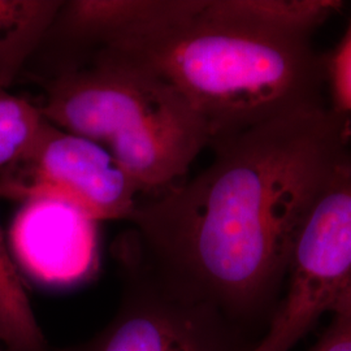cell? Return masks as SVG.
Returning a JSON list of instances; mask_svg holds the SVG:
<instances>
[{"label":"cell","instance_id":"6da1fadb","mask_svg":"<svg viewBox=\"0 0 351 351\" xmlns=\"http://www.w3.org/2000/svg\"><path fill=\"white\" fill-rule=\"evenodd\" d=\"M210 147L201 173L137 203L119 243L176 295L258 343L282 298L302 220L351 151V119L315 106Z\"/></svg>","mask_w":351,"mask_h":351},{"label":"cell","instance_id":"7a4b0ae2","mask_svg":"<svg viewBox=\"0 0 351 351\" xmlns=\"http://www.w3.org/2000/svg\"><path fill=\"white\" fill-rule=\"evenodd\" d=\"M99 53L159 75L201 114L211 143L324 104L326 58L311 38L271 34L213 17L204 12L203 0H188L186 10L159 30Z\"/></svg>","mask_w":351,"mask_h":351},{"label":"cell","instance_id":"3957f363","mask_svg":"<svg viewBox=\"0 0 351 351\" xmlns=\"http://www.w3.org/2000/svg\"><path fill=\"white\" fill-rule=\"evenodd\" d=\"M351 291V151L315 197L295 234L282 298L252 351H291Z\"/></svg>","mask_w":351,"mask_h":351},{"label":"cell","instance_id":"277c9868","mask_svg":"<svg viewBox=\"0 0 351 351\" xmlns=\"http://www.w3.org/2000/svg\"><path fill=\"white\" fill-rule=\"evenodd\" d=\"M121 274L117 310L93 337L50 351H252L256 342L211 307L163 287L116 245Z\"/></svg>","mask_w":351,"mask_h":351},{"label":"cell","instance_id":"5b68a950","mask_svg":"<svg viewBox=\"0 0 351 351\" xmlns=\"http://www.w3.org/2000/svg\"><path fill=\"white\" fill-rule=\"evenodd\" d=\"M138 191L103 146L46 119L30 149L0 172V199L58 202L90 220L128 221Z\"/></svg>","mask_w":351,"mask_h":351},{"label":"cell","instance_id":"8992f818","mask_svg":"<svg viewBox=\"0 0 351 351\" xmlns=\"http://www.w3.org/2000/svg\"><path fill=\"white\" fill-rule=\"evenodd\" d=\"M36 84L43 90L39 111L50 124L103 147L181 97L154 72L107 53Z\"/></svg>","mask_w":351,"mask_h":351},{"label":"cell","instance_id":"52a82bcc","mask_svg":"<svg viewBox=\"0 0 351 351\" xmlns=\"http://www.w3.org/2000/svg\"><path fill=\"white\" fill-rule=\"evenodd\" d=\"M210 143L206 121L181 95L104 149L138 194L154 198L178 185Z\"/></svg>","mask_w":351,"mask_h":351},{"label":"cell","instance_id":"ba28073f","mask_svg":"<svg viewBox=\"0 0 351 351\" xmlns=\"http://www.w3.org/2000/svg\"><path fill=\"white\" fill-rule=\"evenodd\" d=\"M12 249L33 280L69 288L98 267L97 223L58 202L27 203L13 226Z\"/></svg>","mask_w":351,"mask_h":351},{"label":"cell","instance_id":"9c48e42d","mask_svg":"<svg viewBox=\"0 0 351 351\" xmlns=\"http://www.w3.org/2000/svg\"><path fill=\"white\" fill-rule=\"evenodd\" d=\"M342 7L337 0H203V10L210 16L297 38H311Z\"/></svg>","mask_w":351,"mask_h":351},{"label":"cell","instance_id":"30bf717a","mask_svg":"<svg viewBox=\"0 0 351 351\" xmlns=\"http://www.w3.org/2000/svg\"><path fill=\"white\" fill-rule=\"evenodd\" d=\"M63 0H0V88L20 78Z\"/></svg>","mask_w":351,"mask_h":351},{"label":"cell","instance_id":"8fae6325","mask_svg":"<svg viewBox=\"0 0 351 351\" xmlns=\"http://www.w3.org/2000/svg\"><path fill=\"white\" fill-rule=\"evenodd\" d=\"M0 345L5 351H50L0 228Z\"/></svg>","mask_w":351,"mask_h":351},{"label":"cell","instance_id":"7c38bea8","mask_svg":"<svg viewBox=\"0 0 351 351\" xmlns=\"http://www.w3.org/2000/svg\"><path fill=\"white\" fill-rule=\"evenodd\" d=\"M43 123L38 106L0 88V172L30 149Z\"/></svg>","mask_w":351,"mask_h":351},{"label":"cell","instance_id":"4fadbf2b","mask_svg":"<svg viewBox=\"0 0 351 351\" xmlns=\"http://www.w3.org/2000/svg\"><path fill=\"white\" fill-rule=\"evenodd\" d=\"M326 82L333 110L351 114V21L336 50L326 59Z\"/></svg>","mask_w":351,"mask_h":351},{"label":"cell","instance_id":"5bb4252c","mask_svg":"<svg viewBox=\"0 0 351 351\" xmlns=\"http://www.w3.org/2000/svg\"><path fill=\"white\" fill-rule=\"evenodd\" d=\"M311 351H351V291L336 306L330 324Z\"/></svg>","mask_w":351,"mask_h":351},{"label":"cell","instance_id":"9a60e30c","mask_svg":"<svg viewBox=\"0 0 351 351\" xmlns=\"http://www.w3.org/2000/svg\"><path fill=\"white\" fill-rule=\"evenodd\" d=\"M0 351H5V350H4V348H3V346H0Z\"/></svg>","mask_w":351,"mask_h":351},{"label":"cell","instance_id":"2e32d148","mask_svg":"<svg viewBox=\"0 0 351 351\" xmlns=\"http://www.w3.org/2000/svg\"><path fill=\"white\" fill-rule=\"evenodd\" d=\"M0 346H1V345H0Z\"/></svg>","mask_w":351,"mask_h":351}]
</instances>
